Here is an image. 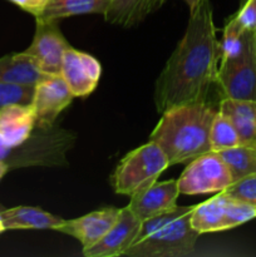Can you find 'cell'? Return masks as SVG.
I'll return each mask as SVG.
<instances>
[{"label": "cell", "instance_id": "cell-1", "mask_svg": "<svg viewBox=\"0 0 256 257\" xmlns=\"http://www.w3.org/2000/svg\"><path fill=\"white\" fill-rule=\"evenodd\" d=\"M220 59L212 5L210 0H201L190 14L182 39L157 78V112L162 114L178 105L208 102L211 88L217 84Z\"/></svg>", "mask_w": 256, "mask_h": 257}, {"label": "cell", "instance_id": "cell-2", "mask_svg": "<svg viewBox=\"0 0 256 257\" xmlns=\"http://www.w3.org/2000/svg\"><path fill=\"white\" fill-rule=\"evenodd\" d=\"M218 109L208 102L190 103L162 113L150 136L167 157L170 166L188 163L210 152V130Z\"/></svg>", "mask_w": 256, "mask_h": 257}, {"label": "cell", "instance_id": "cell-3", "mask_svg": "<svg viewBox=\"0 0 256 257\" xmlns=\"http://www.w3.org/2000/svg\"><path fill=\"white\" fill-rule=\"evenodd\" d=\"M75 143V135L52 125L35 128L30 137L17 147L7 146L0 138V161L10 170L24 167H62L68 165L67 156Z\"/></svg>", "mask_w": 256, "mask_h": 257}, {"label": "cell", "instance_id": "cell-4", "mask_svg": "<svg viewBox=\"0 0 256 257\" xmlns=\"http://www.w3.org/2000/svg\"><path fill=\"white\" fill-rule=\"evenodd\" d=\"M168 167L170 162L162 148L150 141L120 160L110 176V185L119 195L132 197L157 182Z\"/></svg>", "mask_w": 256, "mask_h": 257}, {"label": "cell", "instance_id": "cell-5", "mask_svg": "<svg viewBox=\"0 0 256 257\" xmlns=\"http://www.w3.org/2000/svg\"><path fill=\"white\" fill-rule=\"evenodd\" d=\"M191 212L165 223L125 251L130 257H185L193 253L200 233L191 225Z\"/></svg>", "mask_w": 256, "mask_h": 257}, {"label": "cell", "instance_id": "cell-6", "mask_svg": "<svg viewBox=\"0 0 256 257\" xmlns=\"http://www.w3.org/2000/svg\"><path fill=\"white\" fill-rule=\"evenodd\" d=\"M217 85L225 98L256 100V53L253 30H245L242 48L237 54L220 60Z\"/></svg>", "mask_w": 256, "mask_h": 257}, {"label": "cell", "instance_id": "cell-7", "mask_svg": "<svg viewBox=\"0 0 256 257\" xmlns=\"http://www.w3.org/2000/svg\"><path fill=\"white\" fill-rule=\"evenodd\" d=\"M256 218V206L236 200L225 192L193 206L191 225L200 235L235 228Z\"/></svg>", "mask_w": 256, "mask_h": 257}, {"label": "cell", "instance_id": "cell-8", "mask_svg": "<svg viewBox=\"0 0 256 257\" xmlns=\"http://www.w3.org/2000/svg\"><path fill=\"white\" fill-rule=\"evenodd\" d=\"M233 180L230 170L218 152L210 151L190 161L177 180L182 195H203L222 192Z\"/></svg>", "mask_w": 256, "mask_h": 257}, {"label": "cell", "instance_id": "cell-9", "mask_svg": "<svg viewBox=\"0 0 256 257\" xmlns=\"http://www.w3.org/2000/svg\"><path fill=\"white\" fill-rule=\"evenodd\" d=\"M37 20L32 44L24 50L38 69L47 75L60 74L63 57L70 47L60 32L58 20Z\"/></svg>", "mask_w": 256, "mask_h": 257}, {"label": "cell", "instance_id": "cell-10", "mask_svg": "<svg viewBox=\"0 0 256 257\" xmlns=\"http://www.w3.org/2000/svg\"><path fill=\"white\" fill-rule=\"evenodd\" d=\"M74 95L60 74L47 75L34 87L32 107L35 114V128H49L57 117L72 103Z\"/></svg>", "mask_w": 256, "mask_h": 257}, {"label": "cell", "instance_id": "cell-11", "mask_svg": "<svg viewBox=\"0 0 256 257\" xmlns=\"http://www.w3.org/2000/svg\"><path fill=\"white\" fill-rule=\"evenodd\" d=\"M102 74L100 63L93 55L69 47L63 57L60 75L75 97L84 98L97 87Z\"/></svg>", "mask_w": 256, "mask_h": 257}, {"label": "cell", "instance_id": "cell-12", "mask_svg": "<svg viewBox=\"0 0 256 257\" xmlns=\"http://www.w3.org/2000/svg\"><path fill=\"white\" fill-rule=\"evenodd\" d=\"M180 195L177 180L155 182L146 190L131 197L127 207L142 222L148 218L170 212L178 207L177 198Z\"/></svg>", "mask_w": 256, "mask_h": 257}, {"label": "cell", "instance_id": "cell-13", "mask_svg": "<svg viewBox=\"0 0 256 257\" xmlns=\"http://www.w3.org/2000/svg\"><path fill=\"white\" fill-rule=\"evenodd\" d=\"M120 210L122 208L105 207L74 220H65L57 231L77 238L82 243L83 250H87L102 240L113 227L119 217Z\"/></svg>", "mask_w": 256, "mask_h": 257}, {"label": "cell", "instance_id": "cell-14", "mask_svg": "<svg viewBox=\"0 0 256 257\" xmlns=\"http://www.w3.org/2000/svg\"><path fill=\"white\" fill-rule=\"evenodd\" d=\"M141 221L125 206L113 227L92 247L83 250L87 257H117L123 256L137 237L141 228Z\"/></svg>", "mask_w": 256, "mask_h": 257}, {"label": "cell", "instance_id": "cell-15", "mask_svg": "<svg viewBox=\"0 0 256 257\" xmlns=\"http://www.w3.org/2000/svg\"><path fill=\"white\" fill-rule=\"evenodd\" d=\"M35 130V114L30 104L0 108V138L10 147L24 143Z\"/></svg>", "mask_w": 256, "mask_h": 257}, {"label": "cell", "instance_id": "cell-16", "mask_svg": "<svg viewBox=\"0 0 256 257\" xmlns=\"http://www.w3.org/2000/svg\"><path fill=\"white\" fill-rule=\"evenodd\" d=\"M218 112L235 125L240 145L256 148V100L223 97L218 103Z\"/></svg>", "mask_w": 256, "mask_h": 257}, {"label": "cell", "instance_id": "cell-17", "mask_svg": "<svg viewBox=\"0 0 256 257\" xmlns=\"http://www.w3.org/2000/svg\"><path fill=\"white\" fill-rule=\"evenodd\" d=\"M2 212L7 230H55L64 222V218L52 215L39 207L17 206L5 208Z\"/></svg>", "mask_w": 256, "mask_h": 257}, {"label": "cell", "instance_id": "cell-18", "mask_svg": "<svg viewBox=\"0 0 256 257\" xmlns=\"http://www.w3.org/2000/svg\"><path fill=\"white\" fill-rule=\"evenodd\" d=\"M167 0H114L104 19L110 24L131 28L160 9Z\"/></svg>", "mask_w": 256, "mask_h": 257}, {"label": "cell", "instance_id": "cell-19", "mask_svg": "<svg viewBox=\"0 0 256 257\" xmlns=\"http://www.w3.org/2000/svg\"><path fill=\"white\" fill-rule=\"evenodd\" d=\"M114 0H47L35 19L59 20L74 15L100 14L104 17Z\"/></svg>", "mask_w": 256, "mask_h": 257}, {"label": "cell", "instance_id": "cell-20", "mask_svg": "<svg viewBox=\"0 0 256 257\" xmlns=\"http://www.w3.org/2000/svg\"><path fill=\"white\" fill-rule=\"evenodd\" d=\"M44 77L47 74L40 72L24 52L0 58V82L35 85Z\"/></svg>", "mask_w": 256, "mask_h": 257}, {"label": "cell", "instance_id": "cell-21", "mask_svg": "<svg viewBox=\"0 0 256 257\" xmlns=\"http://www.w3.org/2000/svg\"><path fill=\"white\" fill-rule=\"evenodd\" d=\"M230 170L233 182L256 173V148L238 145L218 152Z\"/></svg>", "mask_w": 256, "mask_h": 257}, {"label": "cell", "instance_id": "cell-22", "mask_svg": "<svg viewBox=\"0 0 256 257\" xmlns=\"http://www.w3.org/2000/svg\"><path fill=\"white\" fill-rule=\"evenodd\" d=\"M240 145L235 125L221 112L216 113L210 130L211 151L220 152Z\"/></svg>", "mask_w": 256, "mask_h": 257}, {"label": "cell", "instance_id": "cell-23", "mask_svg": "<svg viewBox=\"0 0 256 257\" xmlns=\"http://www.w3.org/2000/svg\"><path fill=\"white\" fill-rule=\"evenodd\" d=\"M35 85L0 82V108L10 104H32Z\"/></svg>", "mask_w": 256, "mask_h": 257}, {"label": "cell", "instance_id": "cell-24", "mask_svg": "<svg viewBox=\"0 0 256 257\" xmlns=\"http://www.w3.org/2000/svg\"><path fill=\"white\" fill-rule=\"evenodd\" d=\"M243 33H245V30L238 25V23L233 18H231L226 23L222 39L220 40L221 59L233 57L240 52L241 48H242Z\"/></svg>", "mask_w": 256, "mask_h": 257}, {"label": "cell", "instance_id": "cell-25", "mask_svg": "<svg viewBox=\"0 0 256 257\" xmlns=\"http://www.w3.org/2000/svg\"><path fill=\"white\" fill-rule=\"evenodd\" d=\"M222 192L236 200L252 203L256 206V173L245 176V177L235 181Z\"/></svg>", "mask_w": 256, "mask_h": 257}, {"label": "cell", "instance_id": "cell-26", "mask_svg": "<svg viewBox=\"0 0 256 257\" xmlns=\"http://www.w3.org/2000/svg\"><path fill=\"white\" fill-rule=\"evenodd\" d=\"M243 30H253L256 27V0H245L240 10L233 15Z\"/></svg>", "mask_w": 256, "mask_h": 257}, {"label": "cell", "instance_id": "cell-27", "mask_svg": "<svg viewBox=\"0 0 256 257\" xmlns=\"http://www.w3.org/2000/svg\"><path fill=\"white\" fill-rule=\"evenodd\" d=\"M10 2L14 3L15 5L22 8L25 12L33 14L34 17H38L42 13L47 0H10Z\"/></svg>", "mask_w": 256, "mask_h": 257}, {"label": "cell", "instance_id": "cell-28", "mask_svg": "<svg viewBox=\"0 0 256 257\" xmlns=\"http://www.w3.org/2000/svg\"><path fill=\"white\" fill-rule=\"evenodd\" d=\"M183 2L187 4L188 10H190V14H192V13L197 9L198 5H200L201 0H183Z\"/></svg>", "mask_w": 256, "mask_h": 257}, {"label": "cell", "instance_id": "cell-29", "mask_svg": "<svg viewBox=\"0 0 256 257\" xmlns=\"http://www.w3.org/2000/svg\"><path fill=\"white\" fill-rule=\"evenodd\" d=\"M9 171H12V170H10L9 165H8V163H5V162H3V161H0V182H2V180L4 178V176L7 175Z\"/></svg>", "mask_w": 256, "mask_h": 257}, {"label": "cell", "instance_id": "cell-30", "mask_svg": "<svg viewBox=\"0 0 256 257\" xmlns=\"http://www.w3.org/2000/svg\"><path fill=\"white\" fill-rule=\"evenodd\" d=\"M255 33V32H253ZM255 53H256V33H255Z\"/></svg>", "mask_w": 256, "mask_h": 257}, {"label": "cell", "instance_id": "cell-31", "mask_svg": "<svg viewBox=\"0 0 256 257\" xmlns=\"http://www.w3.org/2000/svg\"><path fill=\"white\" fill-rule=\"evenodd\" d=\"M253 32H255V33H256V27H255V29H253Z\"/></svg>", "mask_w": 256, "mask_h": 257}]
</instances>
